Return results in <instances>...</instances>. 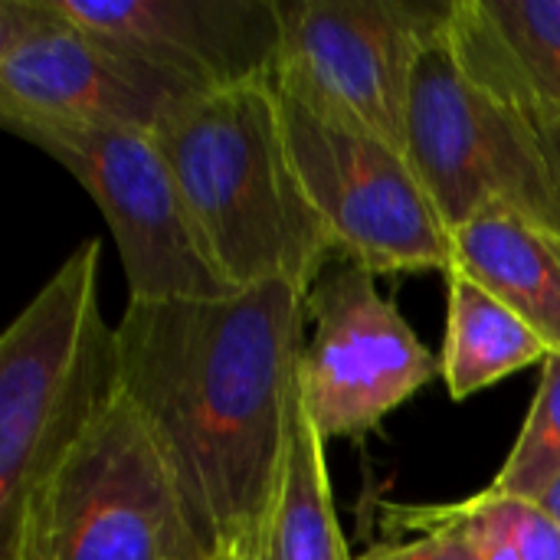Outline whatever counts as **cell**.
<instances>
[{"label":"cell","instance_id":"cell-1","mask_svg":"<svg viewBox=\"0 0 560 560\" xmlns=\"http://www.w3.org/2000/svg\"><path fill=\"white\" fill-rule=\"evenodd\" d=\"M308 295L266 282L220 299L128 302L118 390L151 433L203 555L253 538L299 400Z\"/></svg>","mask_w":560,"mask_h":560},{"label":"cell","instance_id":"cell-2","mask_svg":"<svg viewBox=\"0 0 560 560\" xmlns=\"http://www.w3.org/2000/svg\"><path fill=\"white\" fill-rule=\"evenodd\" d=\"M151 135L226 282L312 295L335 243L302 184L272 79L194 92Z\"/></svg>","mask_w":560,"mask_h":560},{"label":"cell","instance_id":"cell-3","mask_svg":"<svg viewBox=\"0 0 560 560\" xmlns=\"http://www.w3.org/2000/svg\"><path fill=\"white\" fill-rule=\"evenodd\" d=\"M98 262V240L75 246L0 338V545L43 476L118 394Z\"/></svg>","mask_w":560,"mask_h":560},{"label":"cell","instance_id":"cell-4","mask_svg":"<svg viewBox=\"0 0 560 560\" xmlns=\"http://www.w3.org/2000/svg\"><path fill=\"white\" fill-rule=\"evenodd\" d=\"M207 558L177 486L135 407L115 400L26 499L0 560Z\"/></svg>","mask_w":560,"mask_h":560},{"label":"cell","instance_id":"cell-5","mask_svg":"<svg viewBox=\"0 0 560 560\" xmlns=\"http://www.w3.org/2000/svg\"><path fill=\"white\" fill-rule=\"evenodd\" d=\"M446 23L413 66L404 131L410 164L450 230L505 207L560 233V174L541 128L466 72Z\"/></svg>","mask_w":560,"mask_h":560},{"label":"cell","instance_id":"cell-6","mask_svg":"<svg viewBox=\"0 0 560 560\" xmlns=\"http://www.w3.org/2000/svg\"><path fill=\"white\" fill-rule=\"evenodd\" d=\"M276 85V82H272ZM302 184L335 253L371 276L456 266L453 230L407 151L276 85Z\"/></svg>","mask_w":560,"mask_h":560},{"label":"cell","instance_id":"cell-7","mask_svg":"<svg viewBox=\"0 0 560 560\" xmlns=\"http://www.w3.org/2000/svg\"><path fill=\"white\" fill-rule=\"evenodd\" d=\"M62 164L102 210L128 279V302L220 299L226 282L151 131L46 125L13 131Z\"/></svg>","mask_w":560,"mask_h":560},{"label":"cell","instance_id":"cell-8","mask_svg":"<svg viewBox=\"0 0 560 560\" xmlns=\"http://www.w3.org/2000/svg\"><path fill=\"white\" fill-rule=\"evenodd\" d=\"M450 7L453 0H279L272 82L404 148L413 66Z\"/></svg>","mask_w":560,"mask_h":560},{"label":"cell","instance_id":"cell-9","mask_svg":"<svg viewBox=\"0 0 560 560\" xmlns=\"http://www.w3.org/2000/svg\"><path fill=\"white\" fill-rule=\"evenodd\" d=\"M194 95L128 46L69 20L56 0L0 3V118L7 131L115 125L154 131Z\"/></svg>","mask_w":560,"mask_h":560},{"label":"cell","instance_id":"cell-10","mask_svg":"<svg viewBox=\"0 0 560 560\" xmlns=\"http://www.w3.org/2000/svg\"><path fill=\"white\" fill-rule=\"evenodd\" d=\"M315 335L299 361V394L328 440H361L440 377V361L361 266H338L308 295Z\"/></svg>","mask_w":560,"mask_h":560},{"label":"cell","instance_id":"cell-11","mask_svg":"<svg viewBox=\"0 0 560 560\" xmlns=\"http://www.w3.org/2000/svg\"><path fill=\"white\" fill-rule=\"evenodd\" d=\"M190 92L266 82L282 46L279 0H56Z\"/></svg>","mask_w":560,"mask_h":560},{"label":"cell","instance_id":"cell-12","mask_svg":"<svg viewBox=\"0 0 560 560\" xmlns=\"http://www.w3.org/2000/svg\"><path fill=\"white\" fill-rule=\"evenodd\" d=\"M466 72L535 125L560 121V0H453Z\"/></svg>","mask_w":560,"mask_h":560},{"label":"cell","instance_id":"cell-13","mask_svg":"<svg viewBox=\"0 0 560 560\" xmlns=\"http://www.w3.org/2000/svg\"><path fill=\"white\" fill-rule=\"evenodd\" d=\"M456 266L560 351V233L518 213L486 210L453 226Z\"/></svg>","mask_w":560,"mask_h":560},{"label":"cell","instance_id":"cell-14","mask_svg":"<svg viewBox=\"0 0 560 560\" xmlns=\"http://www.w3.org/2000/svg\"><path fill=\"white\" fill-rule=\"evenodd\" d=\"M243 548L246 560H354L335 512L325 440L318 436L302 394L295 400L292 436L272 505Z\"/></svg>","mask_w":560,"mask_h":560},{"label":"cell","instance_id":"cell-15","mask_svg":"<svg viewBox=\"0 0 560 560\" xmlns=\"http://www.w3.org/2000/svg\"><path fill=\"white\" fill-rule=\"evenodd\" d=\"M450 305H446V338L440 354V377L456 404L482 394L486 387L532 368L545 364L548 341L522 322L509 305L489 295L463 272H450Z\"/></svg>","mask_w":560,"mask_h":560},{"label":"cell","instance_id":"cell-16","mask_svg":"<svg viewBox=\"0 0 560 560\" xmlns=\"http://www.w3.org/2000/svg\"><path fill=\"white\" fill-rule=\"evenodd\" d=\"M560 486V351L541 364L538 394L522 433L492 479V492L545 502Z\"/></svg>","mask_w":560,"mask_h":560},{"label":"cell","instance_id":"cell-17","mask_svg":"<svg viewBox=\"0 0 560 560\" xmlns=\"http://www.w3.org/2000/svg\"><path fill=\"white\" fill-rule=\"evenodd\" d=\"M387 518L390 528H410L420 532V538L400 545H374L358 560H479L466 532L440 518L430 505H390Z\"/></svg>","mask_w":560,"mask_h":560},{"label":"cell","instance_id":"cell-18","mask_svg":"<svg viewBox=\"0 0 560 560\" xmlns=\"http://www.w3.org/2000/svg\"><path fill=\"white\" fill-rule=\"evenodd\" d=\"M538 128H541V135H545V144H548V151H551V158H555V164H558V174H560V121L538 125Z\"/></svg>","mask_w":560,"mask_h":560},{"label":"cell","instance_id":"cell-19","mask_svg":"<svg viewBox=\"0 0 560 560\" xmlns=\"http://www.w3.org/2000/svg\"><path fill=\"white\" fill-rule=\"evenodd\" d=\"M197 560H246V548H243V541H240V545H226V548H220V551H213V555Z\"/></svg>","mask_w":560,"mask_h":560},{"label":"cell","instance_id":"cell-20","mask_svg":"<svg viewBox=\"0 0 560 560\" xmlns=\"http://www.w3.org/2000/svg\"><path fill=\"white\" fill-rule=\"evenodd\" d=\"M545 505H548V509H551V512L560 518V486L551 492V495H548V499H545Z\"/></svg>","mask_w":560,"mask_h":560}]
</instances>
